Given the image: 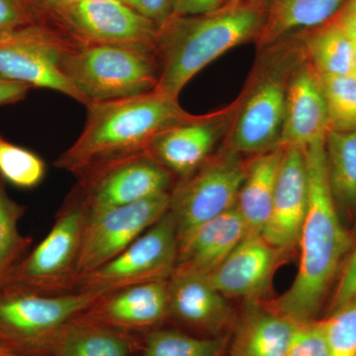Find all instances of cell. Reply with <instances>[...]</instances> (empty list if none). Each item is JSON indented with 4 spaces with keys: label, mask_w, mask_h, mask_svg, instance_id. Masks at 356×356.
Wrapping results in <instances>:
<instances>
[{
    "label": "cell",
    "mask_w": 356,
    "mask_h": 356,
    "mask_svg": "<svg viewBox=\"0 0 356 356\" xmlns=\"http://www.w3.org/2000/svg\"><path fill=\"white\" fill-rule=\"evenodd\" d=\"M296 34L307 60L318 76L351 74L355 41L334 18L318 27Z\"/></svg>",
    "instance_id": "cell-26"
},
{
    "label": "cell",
    "mask_w": 356,
    "mask_h": 356,
    "mask_svg": "<svg viewBox=\"0 0 356 356\" xmlns=\"http://www.w3.org/2000/svg\"><path fill=\"white\" fill-rule=\"evenodd\" d=\"M356 297V243L344 262L337 281L329 312L336 310Z\"/></svg>",
    "instance_id": "cell-34"
},
{
    "label": "cell",
    "mask_w": 356,
    "mask_h": 356,
    "mask_svg": "<svg viewBox=\"0 0 356 356\" xmlns=\"http://www.w3.org/2000/svg\"><path fill=\"white\" fill-rule=\"evenodd\" d=\"M30 89L25 84L11 81L0 74V106L22 102Z\"/></svg>",
    "instance_id": "cell-37"
},
{
    "label": "cell",
    "mask_w": 356,
    "mask_h": 356,
    "mask_svg": "<svg viewBox=\"0 0 356 356\" xmlns=\"http://www.w3.org/2000/svg\"><path fill=\"white\" fill-rule=\"evenodd\" d=\"M77 179L74 191L89 213L154 197L173 186L172 173L147 153L106 163Z\"/></svg>",
    "instance_id": "cell-12"
},
{
    "label": "cell",
    "mask_w": 356,
    "mask_h": 356,
    "mask_svg": "<svg viewBox=\"0 0 356 356\" xmlns=\"http://www.w3.org/2000/svg\"><path fill=\"white\" fill-rule=\"evenodd\" d=\"M294 37V44L277 42L281 48H275V56L269 58L270 65L259 69L243 100L236 103L226 147L242 156L280 147L288 81L304 55L298 35Z\"/></svg>",
    "instance_id": "cell-5"
},
{
    "label": "cell",
    "mask_w": 356,
    "mask_h": 356,
    "mask_svg": "<svg viewBox=\"0 0 356 356\" xmlns=\"http://www.w3.org/2000/svg\"><path fill=\"white\" fill-rule=\"evenodd\" d=\"M234 0H175L172 15L192 16L214 13Z\"/></svg>",
    "instance_id": "cell-36"
},
{
    "label": "cell",
    "mask_w": 356,
    "mask_h": 356,
    "mask_svg": "<svg viewBox=\"0 0 356 356\" xmlns=\"http://www.w3.org/2000/svg\"><path fill=\"white\" fill-rule=\"evenodd\" d=\"M122 1H124L125 2V3H127L128 6H132V3L134 1H135V0H122Z\"/></svg>",
    "instance_id": "cell-41"
},
{
    "label": "cell",
    "mask_w": 356,
    "mask_h": 356,
    "mask_svg": "<svg viewBox=\"0 0 356 356\" xmlns=\"http://www.w3.org/2000/svg\"><path fill=\"white\" fill-rule=\"evenodd\" d=\"M64 44L65 39L43 23L0 32V74L30 88L58 91L86 107L89 102L60 67Z\"/></svg>",
    "instance_id": "cell-11"
},
{
    "label": "cell",
    "mask_w": 356,
    "mask_h": 356,
    "mask_svg": "<svg viewBox=\"0 0 356 356\" xmlns=\"http://www.w3.org/2000/svg\"><path fill=\"white\" fill-rule=\"evenodd\" d=\"M236 1H238V0H234V1L232 2V3H234V2H236Z\"/></svg>",
    "instance_id": "cell-43"
},
{
    "label": "cell",
    "mask_w": 356,
    "mask_h": 356,
    "mask_svg": "<svg viewBox=\"0 0 356 356\" xmlns=\"http://www.w3.org/2000/svg\"><path fill=\"white\" fill-rule=\"evenodd\" d=\"M86 125L76 142L54 165L77 178L118 159L147 153L152 140L165 129L189 120L178 100L156 91L86 106Z\"/></svg>",
    "instance_id": "cell-2"
},
{
    "label": "cell",
    "mask_w": 356,
    "mask_h": 356,
    "mask_svg": "<svg viewBox=\"0 0 356 356\" xmlns=\"http://www.w3.org/2000/svg\"><path fill=\"white\" fill-rule=\"evenodd\" d=\"M170 192L89 213L79 259V280L120 254L156 224L170 208Z\"/></svg>",
    "instance_id": "cell-13"
},
{
    "label": "cell",
    "mask_w": 356,
    "mask_h": 356,
    "mask_svg": "<svg viewBox=\"0 0 356 356\" xmlns=\"http://www.w3.org/2000/svg\"><path fill=\"white\" fill-rule=\"evenodd\" d=\"M229 337H198L163 325L143 334L135 356H225Z\"/></svg>",
    "instance_id": "cell-27"
},
{
    "label": "cell",
    "mask_w": 356,
    "mask_h": 356,
    "mask_svg": "<svg viewBox=\"0 0 356 356\" xmlns=\"http://www.w3.org/2000/svg\"><path fill=\"white\" fill-rule=\"evenodd\" d=\"M353 235H355V236L356 238V219L355 221V227H353Z\"/></svg>",
    "instance_id": "cell-42"
},
{
    "label": "cell",
    "mask_w": 356,
    "mask_h": 356,
    "mask_svg": "<svg viewBox=\"0 0 356 356\" xmlns=\"http://www.w3.org/2000/svg\"><path fill=\"white\" fill-rule=\"evenodd\" d=\"M248 235L247 226L236 208L199 225L177 236L175 273H210Z\"/></svg>",
    "instance_id": "cell-20"
},
{
    "label": "cell",
    "mask_w": 356,
    "mask_h": 356,
    "mask_svg": "<svg viewBox=\"0 0 356 356\" xmlns=\"http://www.w3.org/2000/svg\"><path fill=\"white\" fill-rule=\"evenodd\" d=\"M43 23L79 44H154L159 27L122 0H67Z\"/></svg>",
    "instance_id": "cell-8"
},
{
    "label": "cell",
    "mask_w": 356,
    "mask_h": 356,
    "mask_svg": "<svg viewBox=\"0 0 356 356\" xmlns=\"http://www.w3.org/2000/svg\"><path fill=\"white\" fill-rule=\"evenodd\" d=\"M264 19L266 0H238L200 15H172L156 36L161 72L154 91L178 100L204 67L231 49L257 40Z\"/></svg>",
    "instance_id": "cell-3"
},
{
    "label": "cell",
    "mask_w": 356,
    "mask_h": 356,
    "mask_svg": "<svg viewBox=\"0 0 356 356\" xmlns=\"http://www.w3.org/2000/svg\"><path fill=\"white\" fill-rule=\"evenodd\" d=\"M325 139L304 149L309 204L300 235L298 273L286 291L266 303L294 323L318 318L355 243L353 231L344 228L332 198L325 165Z\"/></svg>",
    "instance_id": "cell-1"
},
{
    "label": "cell",
    "mask_w": 356,
    "mask_h": 356,
    "mask_svg": "<svg viewBox=\"0 0 356 356\" xmlns=\"http://www.w3.org/2000/svg\"><path fill=\"white\" fill-rule=\"evenodd\" d=\"M295 323L266 303L248 301L229 332L228 356H285Z\"/></svg>",
    "instance_id": "cell-22"
},
{
    "label": "cell",
    "mask_w": 356,
    "mask_h": 356,
    "mask_svg": "<svg viewBox=\"0 0 356 356\" xmlns=\"http://www.w3.org/2000/svg\"><path fill=\"white\" fill-rule=\"evenodd\" d=\"M283 153L284 149L276 147L248 161L236 209L247 226L248 235H261L270 215Z\"/></svg>",
    "instance_id": "cell-23"
},
{
    "label": "cell",
    "mask_w": 356,
    "mask_h": 356,
    "mask_svg": "<svg viewBox=\"0 0 356 356\" xmlns=\"http://www.w3.org/2000/svg\"><path fill=\"white\" fill-rule=\"evenodd\" d=\"M60 67L89 103L151 92L161 72L154 44H79L65 39Z\"/></svg>",
    "instance_id": "cell-4"
},
{
    "label": "cell",
    "mask_w": 356,
    "mask_h": 356,
    "mask_svg": "<svg viewBox=\"0 0 356 356\" xmlns=\"http://www.w3.org/2000/svg\"><path fill=\"white\" fill-rule=\"evenodd\" d=\"M285 356H330L322 318L295 323Z\"/></svg>",
    "instance_id": "cell-32"
},
{
    "label": "cell",
    "mask_w": 356,
    "mask_h": 356,
    "mask_svg": "<svg viewBox=\"0 0 356 356\" xmlns=\"http://www.w3.org/2000/svg\"><path fill=\"white\" fill-rule=\"evenodd\" d=\"M88 216V207L74 189L46 238L11 269L0 287L44 295L76 292Z\"/></svg>",
    "instance_id": "cell-6"
},
{
    "label": "cell",
    "mask_w": 356,
    "mask_h": 356,
    "mask_svg": "<svg viewBox=\"0 0 356 356\" xmlns=\"http://www.w3.org/2000/svg\"><path fill=\"white\" fill-rule=\"evenodd\" d=\"M287 254L261 235H248L210 273L203 275L227 299L261 300Z\"/></svg>",
    "instance_id": "cell-15"
},
{
    "label": "cell",
    "mask_w": 356,
    "mask_h": 356,
    "mask_svg": "<svg viewBox=\"0 0 356 356\" xmlns=\"http://www.w3.org/2000/svg\"><path fill=\"white\" fill-rule=\"evenodd\" d=\"M42 23L34 0H0V32Z\"/></svg>",
    "instance_id": "cell-33"
},
{
    "label": "cell",
    "mask_w": 356,
    "mask_h": 356,
    "mask_svg": "<svg viewBox=\"0 0 356 356\" xmlns=\"http://www.w3.org/2000/svg\"><path fill=\"white\" fill-rule=\"evenodd\" d=\"M168 282L170 318L191 334L229 337L236 314L226 297L203 275L175 271Z\"/></svg>",
    "instance_id": "cell-16"
},
{
    "label": "cell",
    "mask_w": 356,
    "mask_h": 356,
    "mask_svg": "<svg viewBox=\"0 0 356 356\" xmlns=\"http://www.w3.org/2000/svg\"><path fill=\"white\" fill-rule=\"evenodd\" d=\"M142 336L107 327L81 315L22 356H135L140 350Z\"/></svg>",
    "instance_id": "cell-21"
},
{
    "label": "cell",
    "mask_w": 356,
    "mask_h": 356,
    "mask_svg": "<svg viewBox=\"0 0 356 356\" xmlns=\"http://www.w3.org/2000/svg\"><path fill=\"white\" fill-rule=\"evenodd\" d=\"M177 226L168 211L120 254L83 276L76 292L107 294L143 283L168 281L177 268Z\"/></svg>",
    "instance_id": "cell-10"
},
{
    "label": "cell",
    "mask_w": 356,
    "mask_h": 356,
    "mask_svg": "<svg viewBox=\"0 0 356 356\" xmlns=\"http://www.w3.org/2000/svg\"><path fill=\"white\" fill-rule=\"evenodd\" d=\"M0 356H22L18 355V353H13V351L7 350L6 348L0 346Z\"/></svg>",
    "instance_id": "cell-39"
},
{
    "label": "cell",
    "mask_w": 356,
    "mask_h": 356,
    "mask_svg": "<svg viewBox=\"0 0 356 356\" xmlns=\"http://www.w3.org/2000/svg\"><path fill=\"white\" fill-rule=\"evenodd\" d=\"M46 163L38 154L0 135V177L14 186L32 189L43 181Z\"/></svg>",
    "instance_id": "cell-29"
},
{
    "label": "cell",
    "mask_w": 356,
    "mask_h": 356,
    "mask_svg": "<svg viewBox=\"0 0 356 356\" xmlns=\"http://www.w3.org/2000/svg\"><path fill=\"white\" fill-rule=\"evenodd\" d=\"M236 110V103L165 129L152 140L147 154L178 180L189 177L214 154L218 143L229 133Z\"/></svg>",
    "instance_id": "cell-14"
},
{
    "label": "cell",
    "mask_w": 356,
    "mask_h": 356,
    "mask_svg": "<svg viewBox=\"0 0 356 356\" xmlns=\"http://www.w3.org/2000/svg\"><path fill=\"white\" fill-rule=\"evenodd\" d=\"M334 19L353 41H356V0H348Z\"/></svg>",
    "instance_id": "cell-38"
},
{
    "label": "cell",
    "mask_w": 356,
    "mask_h": 356,
    "mask_svg": "<svg viewBox=\"0 0 356 356\" xmlns=\"http://www.w3.org/2000/svg\"><path fill=\"white\" fill-rule=\"evenodd\" d=\"M330 130H356V79L348 76H321Z\"/></svg>",
    "instance_id": "cell-30"
},
{
    "label": "cell",
    "mask_w": 356,
    "mask_h": 356,
    "mask_svg": "<svg viewBox=\"0 0 356 356\" xmlns=\"http://www.w3.org/2000/svg\"><path fill=\"white\" fill-rule=\"evenodd\" d=\"M0 177V284L18 262L22 261L32 240L21 235L18 224L25 208L7 194Z\"/></svg>",
    "instance_id": "cell-28"
},
{
    "label": "cell",
    "mask_w": 356,
    "mask_h": 356,
    "mask_svg": "<svg viewBox=\"0 0 356 356\" xmlns=\"http://www.w3.org/2000/svg\"><path fill=\"white\" fill-rule=\"evenodd\" d=\"M350 74L356 79V41H355V51H353V67H351Z\"/></svg>",
    "instance_id": "cell-40"
},
{
    "label": "cell",
    "mask_w": 356,
    "mask_h": 356,
    "mask_svg": "<svg viewBox=\"0 0 356 356\" xmlns=\"http://www.w3.org/2000/svg\"><path fill=\"white\" fill-rule=\"evenodd\" d=\"M348 0H266V19L257 36L259 48L331 21Z\"/></svg>",
    "instance_id": "cell-24"
},
{
    "label": "cell",
    "mask_w": 356,
    "mask_h": 356,
    "mask_svg": "<svg viewBox=\"0 0 356 356\" xmlns=\"http://www.w3.org/2000/svg\"><path fill=\"white\" fill-rule=\"evenodd\" d=\"M325 165L332 198L341 219H356V130H329Z\"/></svg>",
    "instance_id": "cell-25"
},
{
    "label": "cell",
    "mask_w": 356,
    "mask_h": 356,
    "mask_svg": "<svg viewBox=\"0 0 356 356\" xmlns=\"http://www.w3.org/2000/svg\"><path fill=\"white\" fill-rule=\"evenodd\" d=\"M308 177L305 152L284 149L270 215L261 235L284 254L298 248L308 212Z\"/></svg>",
    "instance_id": "cell-17"
},
{
    "label": "cell",
    "mask_w": 356,
    "mask_h": 356,
    "mask_svg": "<svg viewBox=\"0 0 356 356\" xmlns=\"http://www.w3.org/2000/svg\"><path fill=\"white\" fill-rule=\"evenodd\" d=\"M322 320L330 356H356V297Z\"/></svg>",
    "instance_id": "cell-31"
},
{
    "label": "cell",
    "mask_w": 356,
    "mask_h": 356,
    "mask_svg": "<svg viewBox=\"0 0 356 356\" xmlns=\"http://www.w3.org/2000/svg\"><path fill=\"white\" fill-rule=\"evenodd\" d=\"M329 130V114L321 77L303 55L288 81L280 147L305 149L313 143L325 139Z\"/></svg>",
    "instance_id": "cell-18"
},
{
    "label": "cell",
    "mask_w": 356,
    "mask_h": 356,
    "mask_svg": "<svg viewBox=\"0 0 356 356\" xmlns=\"http://www.w3.org/2000/svg\"><path fill=\"white\" fill-rule=\"evenodd\" d=\"M247 163L241 154L225 146L197 172L173 185L168 212L177 236L236 208Z\"/></svg>",
    "instance_id": "cell-9"
},
{
    "label": "cell",
    "mask_w": 356,
    "mask_h": 356,
    "mask_svg": "<svg viewBox=\"0 0 356 356\" xmlns=\"http://www.w3.org/2000/svg\"><path fill=\"white\" fill-rule=\"evenodd\" d=\"M105 293L39 294L0 287V346L26 355L63 325L83 315Z\"/></svg>",
    "instance_id": "cell-7"
},
{
    "label": "cell",
    "mask_w": 356,
    "mask_h": 356,
    "mask_svg": "<svg viewBox=\"0 0 356 356\" xmlns=\"http://www.w3.org/2000/svg\"><path fill=\"white\" fill-rule=\"evenodd\" d=\"M175 2V0H135L131 6L159 28L172 17Z\"/></svg>",
    "instance_id": "cell-35"
},
{
    "label": "cell",
    "mask_w": 356,
    "mask_h": 356,
    "mask_svg": "<svg viewBox=\"0 0 356 356\" xmlns=\"http://www.w3.org/2000/svg\"><path fill=\"white\" fill-rule=\"evenodd\" d=\"M168 281L143 283L107 293L83 316L121 331L146 334L163 327L170 318Z\"/></svg>",
    "instance_id": "cell-19"
}]
</instances>
